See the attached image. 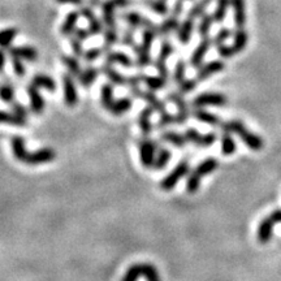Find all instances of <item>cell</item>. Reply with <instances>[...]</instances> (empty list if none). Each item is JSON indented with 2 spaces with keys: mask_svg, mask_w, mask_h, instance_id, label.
<instances>
[{
  "mask_svg": "<svg viewBox=\"0 0 281 281\" xmlns=\"http://www.w3.org/2000/svg\"><path fill=\"white\" fill-rule=\"evenodd\" d=\"M222 131L229 132V133H234L238 136V138H241L243 143L246 145V147L250 148L253 151H261L264 146V141L261 136L253 133L245 127L242 121L240 120H231L228 122H223Z\"/></svg>",
  "mask_w": 281,
  "mask_h": 281,
  "instance_id": "cell-2",
  "label": "cell"
},
{
  "mask_svg": "<svg viewBox=\"0 0 281 281\" xmlns=\"http://www.w3.org/2000/svg\"><path fill=\"white\" fill-rule=\"evenodd\" d=\"M276 223L273 222V219L271 217V215L266 216L259 225H258V231H257V238L258 242L261 245H266L271 241L273 236V227H275Z\"/></svg>",
  "mask_w": 281,
  "mask_h": 281,
  "instance_id": "cell-14",
  "label": "cell"
},
{
  "mask_svg": "<svg viewBox=\"0 0 281 281\" xmlns=\"http://www.w3.org/2000/svg\"><path fill=\"white\" fill-rule=\"evenodd\" d=\"M231 4L233 7L234 24H236L237 29H243L246 24L245 0H231Z\"/></svg>",
  "mask_w": 281,
  "mask_h": 281,
  "instance_id": "cell-20",
  "label": "cell"
},
{
  "mask_svg": "<svg viewBox=\"0 0 281 281\" xmlns=\"http://www.w3.org/2000/svg\"><path fill=\"white\" fill-rule=\"evenodd\" d=\"M134 27H132V29L127 30L124 33V38H122V45L125 46H131V47H133L136 43H134V32H133Z\"/></svg>",
  "mask_w": 281,
  "mask_h": 281,
  "instance_id": "cell-55",
  "label": "cell"
},
{
  "mask_svg": "<svg viewBox=\"0 0 281 281\" xmlns=\"http://www.w3.org/2000/svg\"><path fill=\"white\" fill-rule=\"evenodd\" d=\"M60 4H74V6H80L82 4L83 0H56Z\"/></svg>",
  "mask_w": 281,
  "mask_h": 281,
  "instance_id": "cell-59",
  "label": "cell"
},
{
  "mask_svg": "<svg viewBox=\"0 0 281 281\" xmlns=\"http://www.w3.org/2000/svg\"><path fill=\"white\" fill-rule=\"evenodd\" d=\"M12 108H13V113H16L17 116H20V117H22V118L27 117V110L25 108L24 106H22V104L13 102Z\"/></svg>",
  "mask_w": 281,
  "mask_h": 281,
  "instance_id": "cell-56",
  "label": "cell"
},
{
  "mask_svg": "<svg viewBox=\"0 0 281 281\" xmlns=\"http://www.w3.org/2000/svg\"><path fill=\"white\" fill-rule=\"evenodd\" d=\"M211 45H212V39L210 38V36L206 37V38H202L201 43L197 46V48L194 50V52H193L192 57H190V64H192L193 68L198 69L199 67L202 66L204 56H206V53L210 50Z\"/></svg>",
  "mask_w": 281,
  "mask_h": 281,
  "instance_id": "cell-17",
  "label": "cell"
},
{
  "mask_svg": "<svg viewBox=\"0 0 281 281\" xmlns=\"http://www.w3.org/2000/svg\"><path fill=\"white\" fill-rule=\"evenodd\" d=\"M116 7H125L129 4V0H112Z\"/></svg>",
  "mask_w": 281,
  "mask_h": 281,
  "instance_id": "cell-61",
  "label": "cell"
},
{
  "mask_svg": "<svg viewBox=\"0 0 281 281\" xmlns=\"http://www.w3.org/2000/svg\"><path fill=\"white\" fill-rule=\"evenodd\" d=\"M0 99L3 102H6V103H13V102H15V90H13L12 86H0Z\"/></svg>",
  "mask_w": 281,
  "mask_h": 281,
  "instance_id": "cell-48",
  "label": "cell"
},
{
  "mask_svg": "<svg viewBox=\"0 0 281 281\" xmlns=\"http://www.w3.org/2000/svg\"><path fill=\"white\" fill-rule=\"evenodd\" d=\"M63 86H64V101L68 107H74L78 102L77 87L74 83L73 77L71 74H64L63 76Z\"/></svg>",
  "mask_w": 281,
  "mask_h": 281,
  "instance_id": "cell-15",
  "label": "cell"
},
{
  "mask_svg": "<svg viewBox=\"0 0 281 281\" xmlns=\"http://www.w3.org/2000/svg\"><path fill=\"white\" fill-rule=\"evenodd\" d=\"M168 101H171L172 103L175 104L176 108H177V113H176L175 116L176 124L178 125L185 124L190 117V110L186 101L183 99V97L180 94V92H169Z\"/></svg>",
  "mask_w": 281,
  "mask_h": 281,
  "instance_id": "cell-11",
  "label": "cell"
},
{
  "mask_svg": "<svg viewBox=\"0 0 281 281\" xmlns=\"http://www.w3.org/2000/svg\"><path fill=\"white\" fill-rule=\"evenodd\" d=\"M193 30H194V18L186 17V20L182 21V24L178 25L176 32H177L178 41H180L182 45H186L188 42L190 41Z\"/></svg>",
  "mask_w": 281,
  "mask_h": 281,
  "instance_id": "cell-21",
  "label": "cell"
},
{
  "mask_svg": "<svg viewBox=\"0 0 281 281\" xmlns=\"http://www.w3.org/2000/svg\"><path fill=\"white\" fill-rule=\"evenodd\" d=\"M229 6H231V0H217V4H216V9L213 12V22H223L227 16V11H228Z\"/></svg>",
  "mask_w": 281,
  "mask_h": 281,
  "instance_id": "cell-38",
  "label": "cell"
},
{
  "mask_svg": "<svg viewBox=\"0 0 281 281\" xmlns=\"http://www.w3.org/2000/svg\"><path fill=\"white\" fill-rule=\"evenodd\" d=\"M157 34L151 30L145 29L142 34V45L137 46L134 45L133 50L134 53L137 55V67L139 68H145V67L150 66L151 63V46H152V42Z\"/></svg>",
  "mask_w": 281,
  "mask_h": 281,
  "instance_id": "cell-4",
  "label": "cell"
},
{
  "mask_svg": "<svg viewBox=\"0 0 281 281\" xmlns=\"http://www.w3.org/2000/svg\"><path fill=\"white\" fill-rule=\"evenodd\" d=\"M201 2H202V3H203V4H204V6L207 7V6H210V4H211V2H212V0H201Z\"/></svg>",
  "mask_w": 281,
  "mask_h": 281,
  "instance_id": "cell-62",
  "label": "cell"
},
{
  "mask_svg": "<svg viewBox=\"0 0 281 281\" xmlns=\"http://www.w3.org/2000/svg\"><path fill=\"white\" fill-rule=\"evenodd\" d=\"M102 55V48H90L86 52H83V57L87 61H94Z\"/></svg>",
  "mask_w": 281,
  "mask_h": 281,
  "instance_id": "cell-53",
  "label": "cell"
},
{
  "mask_svg": "<svg viewBox=\"0 0 281 281\" xmlns=\"http://www.w3.org/2000/svg\"><path fill=\"white\" fill-rule=\"evenodd\" d=\"M104 50H108L111 46H113L115 43H117L118 36L117 32H116V27H108V29L104 32Z\"/></svg>",
  "mask_w": 281,
  "mask_h": 281,
  "instance_id": "cell-46",
  "label": "cell"
},
{
  "mask_svg": "<svg viewBox=\"0 0 281 281\" xmlns=\"http://www.w3.org/2000/svg\"><path fill=\"white\" fill-rule=\"evenodd\" d=\"M217 167H219V162H217V159H215V158H207V159H204L203 162H201V163L193 169L192 172H189V175H188L186 192L189 193V194H196L199 190V188H201L202 178H203L204 176L213 173V172L217 169Z\"/></svg>",
  "mask_w": 281,
  "mask_h": 281,
  "instance_id": "cell-3",
  "label": "cell"
},
{
  "mask_svg": "<svg viewBox=\"0 0 281 281\" xmlns=\"http://www.w3.org/2000/svg\"><path fill=\"white\" fill-rule=\"evenodd\" d=\"M175 122V116L172 115V113L166 112L164 115H162L159 117V122H158V128L159 129H163V128L168 127V125L173 124Z\"/></svg>",
  "mask_w": 281,
  "mask_h": 281,
  "instance_id": "cell-52",
  "label": "cell"
},
{
  "mask_svg": "<svg viewBox=\"0 0 281 281\" xmlns=\"http://www.w3.org/2000/svg\"><path fill=\"white\" fill-rule=\"evenodd\" d=\"M81 15L89 21V32L91 36H98L102 33V24L101 21L97 18V16L94 15L90 8H82L81 9Z\"/></svg>",
  "mask_w": 281,
  "mask_h": 281,
  "instance_id": "cell-25",
  "label": "cell"
},
{
  "mask_svg": "<svg viewBox=\"0 0 281 281\" xmlns=\"http://www.w3.org/2000/svg\"><path fill=\"white\" fill-rule=\"evenodd\" d=\"M162 141H164V142L167 143H171V145L175 146L176 148H183L188 143L185 136L177 133V132H172V131L164 132V133L162 134Z\"/></svg>",
  "mask_w": 281,
  "mask_h": 281,
  "instance_id": "cell-28",
  "label": "cell"
},
{
  "mask_svg": "<svg viewBox=\"0 0 281 281\" xmlns=\"http://www.w3.org/2000/svg\"><path fill=\"white\" fill-rule=\"evenodd\" d=\"M132 104H133V102L131 98H121L118 101H113L107 111H110L113 116H121L122 113L131 110Z\"/></svg>",
  "mask_w": 281,
  "mask_h": 281,
  "instance_id": "cell-31",
  "label": "cell"
},
{
  "mask_svg": "<svg viewBox=\"0 0 281 281\" xmlns=\"http://www.w3.org/2000/svg\"><path fill=\"white\" fill-rule=\"evenodd\" d=\"M9 55L11 56H18L21 60H27V61H34L38 59V52L34 47L24 46V47H11L9 48Z\"/></svg>",
  "mask_w": 281,
  "mask_h": 281,
  "instance_id": "cell-22",
  "label": "cell"
},
{
  "mask_svg": "<svg viewBox=\"0 0 281 281\" xmlns=\"http://www.w3.org/2000/svg\"><path fill=\"white\" fill-rule=\"evenodd\" d=\"M139 81L145 83L151 91H158L162 90L166 86L167 81L162 77H154V76H147V74H138Z\"/></svg>",
  "mask_w": 281,
  "mask_h": 281,
  "instance_id": "cell-29",
  "label": "cell"
},
{
  "mask_svg": "<svg viewBox=\"0 0 281 281\" xmlns=\"http://www.w3.org/2000/svg\"><path fill=\"white\" fill-rule=\"evenodd\" d=\"M124 18L128 24L131 25L132 27H134V29H136V27H145V29L154 32L155 34L159 33V27H158L155 24H152V22L148 20V18H146V17H143V16L139 15V13L129 12L124 16Z\"/></svg>",
  "mask_w": 281,
  "mask_h": 281,
  "instance_id": "cell-18",
  "label": "cell"
},
{
  "mask_svg": "<svg viewBox=\"0 0 281 281\" xmlns=\"http://www.w3.org/2000/svg\"><path fill=\"white\" fill-rule=\"evenodd\" d=\"M182 9H183V0H177V2L175 3V7H173V11H172L171 16L158 26L159 27V34L166 36V34H169L172 33V32H176V30H177L178 25H180L178 18H180L181 13H182Z\"/></svg>",
  "mask_w": 281,
  "mask_h": 281,
  "instance_id": "cell-10",
  "label": "cell"
},
{
  "mask_svg": "<svg viewBox=\"0 0 281 281\" xmlns=\"http://www.w3.org/2000/svg\"><path fill=\"white\" fill-rule=\"evenodd\" d=\"M102 72L107 76V78L111 81V83L116 86H125L127 85V77L121 76V74L118 73L115 68H113L111 64H104L102 67Z\"/></svg>",
  "mask_w": 281,
  "mask_h": 281,
  "instance_id": "cell-30",
  "label": "cell"
},
{
  "mask_svg": "<svg viewBox=\"0 0 281 281\" xmlns=\"http://www.w3.org/2000/svg\"><path fill=\"white\" fill-rule=\"evenodd\" d=\"M183 136H185L188 142L193 143L194 146L201 148L211 147V146L216 142V139H217V137H216L215 133L202 134L199 133L197 129H194V128H189V129H186V132H185Z\"/></svg>",
  "mask_w": 281,
  "mask_h": 281,
  "instance_id": "cell-9",
  "label": "cell"
},
{
  "mask_svg": "<svg viewBox=\"0 0 281 281\" xmlns=\"http://www.w3.org/2000/svg\"><path fill=\"white\" fill-rule=\"evenodd\" d=\"M36 87H42V89H46L48 91H55L56 90V83L51 77L46 76V74H37L33 78V83Z\"/></svg>",
  "mask_w": 281,
  "mask_h": 281,
  "instance_id": "cell-35",
  "label": "cell"
},
{
  "mask_svg": "<svg viewBox=\"0 0 281 281\" xmlns=\"http://www.w3.org/2000/svg\"><path fill=\"white\" fill-rule=\"evenodd\" d=\"M213 24V17L212 15H203L202 16V20L198 25V34L201 38H206V37L210 36L211 26Z\"/></svg>",
  "mask_w": 281,
  "mask_h": 281,
  "instance_id": "cell-41",
  "label": "cell"
},
{
  "mask_svg": "<svg viewBox=\"0 0 281 281\" xmlns=\"http://www.w3.org/2000/svg\"><path fill=\"white\" fill-rule=\"evenodd\" d=\"M236 150H237V146H236V142H234L233 137H232V133L223 131V134H222L223 155H225V157H231V155H233L234 152H236Z\"/></svg>",
  "mask_w": 281,
  "mask_h": 281,
  "instance_id": "cell-33",
  "label": "cell"
},
{
  "mask_svg": "<svg viewBox=\"0 0 281 281\" xmlns=\"http://www.w3.org/2000/svg\"><path fill=\"white\" fill-rule=\"evenodd\" d=\"M158 148H159L158 142L150 139L147 136H145L141 141H138L139 158H141V163H142L145 169H152Z\"/></svg>",
  "mask_w": 281,
  "mask_h": 281,
  "instance_id": "cell-7",
  "label": "cell"
},
{
  "mask_svg": "<svg viewBox=\"0 0 281 281\" xmlns=\"http://www.w3.org/2000/svg\"><path fill=\"white\" fill-rule=\"evenodd\" d=\"M142 276L146 281H162L159 271L151 263H142Z\"/></svg>",
  "mask_w": 281,
  "mask_h": 281,
  "instance_id": "cell-42",
  "label": "cell"
},
{
  "mask_svg": "<svg viewBox=\"0 0 281 281\" xmlns=\"http://www.w3.org/2000/svg\"><path fill=\"white\" fill-rule=\"evenodd\" d=\"M27 95H29L30 108H32V111H33L34 113H37V115L43 112V111H45L46 102L45 99H43V97L39 94L38 87H36L34 85H30L29 87H27Z\"/></svg>",
  "mask_w": 281,
  "mask_h": 281,
  "instance_id": "cell-19",
  "label": "cell"
},
{
  "mask_svg": "<svg viewBox=\"0 0 281 281\" xmlns=\"http://www.w3.org/2000/svg\"><path fill=\"white\" fill-rule=\"evenodd\" d=\"M12 57V66L15 69V73L17 74L18 77H24L25 76V67L22 64V60L18 56H11Z\"/></svg>",
  "mask_w": 281,
  "mask_h": 281,
  "instance_id": "cell-51",
  "label": "cell"
},
{
  "mask_svg": "<svg viewBox=\"0 0 281 281\" xmlns=\"http://www.w3.org/2000/svg\"><path fill=\"white\" fill-rule=\"evenodd\" d=\"M107 64H118V66L125 67V68H131L133 67V61L127 53L121 52V51H116V52H108L106 56Z\"/></svg>",
  "mask_w": 281,
  "mask_h": 281,
  "instance_id": "cell-23",
  "label": "cell"
},
{
  "mask_svg": "<svg viewBox=\"0 0 281 281\" xmlns=\"http://www.w3.org/2000/svg\"><path fill=\"white\" fill-rule=\"evenodd\" d=\"M132 94H133L134 97H137V98L143 99V101H145L146 103L152 108V110L159 112L160 116L164 115L166 112H168V110L166 108V104L160 101V99L157 97V94H154L152 91H142L139 87H132Z\"/></svg>",
  "mask_w": 281,
  "mask_h": 281,
  "instance_id": "cell-13",
  "label": "cell"
},
{
  "mask_svg": "<svg viewBox=\"0 0 281 281\" xmlns=\"http://www.w3.org/2000/svg\"><path fill=\"white\" fill-rule=\"evenodd\" d=\"M0 122H6V124L13 125V127L24 128L27 125L26 118H22L17 116L16 113H9L6 111H0Z\"/></svg>",
  "mask_w": 281,
  "mask_h": 281,
  "instance_id": "cell-34",
  "label": "cell"
},
{
  "mask_svg": "<svg viewBox=\"0 0 281 281\" xmlns=\"http://www.w3.org/2000/svg\"><path fill=\"white\" fill-rule=\"evenodd\" d=\"M198 82H197L194 78L193 80H185L183 82H181L178 85V89H180V92H183V94H188V92L193 91V90L196 89Z\"/></svg>",
  "mask_w": 281,
  "mask_h": 281,
  "instance_id": "cell-50",
  "label": "cell"
},
{
  "mask_svg": "<svg viewBox=\"0 0 281 281\" xmlns=\"http://www.w3.org/2000/svg\"><path fill=\"white\" fill-rule=\"evenodd\" d=\"M147 6L150 7L152 12L158 13V15L164 16L169 12L168 6L163 0H147Z\"/></svg>",
  "mask_w": 281,
  "mask_h": 281,
  "instance_id": "cell-45",
  "label": "cell"
},
{
  "mask_svg": "<svg viewBox=\"0 0 281 281\" xmlns=\"http://www.w3.org/2000/svg\"><path fill=\"white\" fill-rule=\"evenodd\" d=\"M101 102H102V106H103L106 110H108L111 104H112V102H113V87H112V85H111V83H106V85L102 86Z\"/></svg>",
  "mask_w": 281,
  "mask_h": 281,
  "instance_id": "cell-40",
  "label": "cell"
},
{
  "mask_svg": "<svg viewBox=\"0 0 281 281\" xmlns=\"http://www.w3.org/2000/svg\"><path fill=\"white\" fill-rule=\"evenodd\" d=\"M271 217H272L275 223H281V208L273 211V212L271 213Z\"/></svg>",
  "mask_w": 281,
  "mask_h": 281,
  "instance_id": "cell-58",
  "label": "cell"
},
{
  "mask_svg": "<svg viewBox=\"0 0 281 281\" xmlns=\"http://www.w3.org/2000/svg\"><path fill=\"white\" fill-rule=\"evenodd\" d=\"M173 53V46L171 45L169 41H163L162 42V47H160L159 56H158L157 63H155V68L159 72L160 77L164 78L166 81H168V67H167V60Z\"/></svg>",
  "mask_w": 281,
  "mask_h": 281,
  "instance_id": "cell-12",
  "label": "cell"
},
{
  "mask_svg": "<svg viewBox=\"0 0 281 281\" xmlns=\"http://www.w3.org/2000/svg\"><path fill=\"white\" fill-rule=\"evenodd\" d=\"M193 117L197 118L198 121L204 122V124L212 125V127H220L223 124V121L220 120V117H217L213 113L208 112V111H204L202 108H196L194 112H193Z\"/></svg>",
  "mask_w": 281,
  "mask_h": 281,
  "instance_id": "cell-24",
  "label": "cell"
},
{
  "mask_svg": "<svg viewBox=\"0 0 281 281\" xmlns=\"http://www.w3.org/2000/svg\"><path fill=\"white\" fill-rule=\"evenodd\" d=\"M171 159H172L171 151H169L168 148L159 147L157 151V155H155L152 169H155V171H162V169H164L167 166H168Z\"/></svg>",
  "mask_w": 281,
  "mask_h": 281,
  "instance_id": "cell-26",
  "label": "cell"
},
{
  "mask_svg": "<svg viewBox=\"0 0 281 281\" xmlns=\"http://www.w3.org/2000/svg\"><path fill=\"white\" fill-rule=\"evenodd\" d=\"M78 21V13L77 12H71L67 16L64 24L61 25V29H60V33L61 36H71L72 33H74L76 30V25H77Z\"/></svg>",
  "mask_w": 281,
  "mask_h": 281,
  "instance_id": "cell-36",
  "label": "cell"
},
{
  "mask_svg": "<svg viewBox=\"0 0 281 281\" xmlns=\"http://www.w3.org/2000/svg\"><path fill=\"white\" fill-rule=\"evenodd\" d=\"M224 68H225V66L222 60H213V61H210V63H207V64H204V66L199 67V71H198V73H197V76L194 80L199 83V82H202V81L212 77L213 74L220 73V72H222Z\"/></svg>",
  "mask_w": 281,
  "mask_h": 281,
  "instance_id": "cell-16",
  "label": "cell"
},
{
  "mask_svg": "<svg viewBox=\"0 0 281 281\" xmlns=\"http://www.w3.org/2000/svg\"><path fill=\"white\" fill-rule=\"evenodd\" d=\"M11 145H12L13 155L16 159L21 163L27 164V166H38V164L50 163L56 158L55 150L50 147L41 148L34 152H29L25 147V139L21 136H15L11 139Z\"/></svg>",
  "mask_w": 281,
  "mask_h": 281,
  "instance_id": "cell-1",
  "label": "cell"
},
{
  "mask_svg": "<svg viewBox=\"0 0 281 281\" xmlns=\"http://www.w3.org/2000/svg\"><path fill=\"white\" fill-rule=\"evenodd\" d=\"M16 36H17V29H15V27L0 30V48L9 47Z\"/></svg>",
  "mask_w": 281,
  "mask_h": 281,
  "instance_id": "cell-39",
  "label": "cell"
},
{
  "mask_svg": "<svg viewBox=\"0 0 281 281\" xmlns=\"http://www.w3.org/2000/svg\"><path fill=\"white\" fill-rule=\"evenodd\" d=\"M141 276H142V263H134L127 269L121 281H138Z\"/></svg>",
  "mask_w": 281,
  "mask_h": 281,
  "instance_id": "cell-43",
  "label": "cell"
},
{
  "mask_svg": "<svg viewBox=\"0 0 281 281\" xmlns=\"http://www.w3.org/2000/svg\"><path fill=\"white\" fill-rule=\"evenodd\" d=\"M115 8L116 6L113 4L112 0L104 2L102 4V13H103V21L104 24L108 27H116L115 24Z\"/></svg>",
  "mask_w": 281,
  "mask_h": 281,
  "instance_id": "cell-32",
  "label": "cell"
},
{
  "mask_svg": "<svg viewBox=\"0 0 281 281\" xmlns=\"http://www.w3.org/2000/svg\"><path fill=\"white\" fill-rule=\"evenodd\" d=\"M228 99L222 92H203L193 99L194 108H203V107H223L227 104Z\"/></svg>",
  "mask_w": 281,
  "mask_h": 281,
  "instance_id": "cell-8",
  "label": "cell"
},
{
  "mask_svg": "<svg viewBox=\"0 0 281 281\" xmlns=\"http://www.w3.org/2000/svg\"><path fill=\"white\" fill-rule=\"evenodd\" d=\"M61 61L63 64L67 67V69L69 71V74H71V76H76V77H78L81 72H82L81 71L80 63H78V60L76 59V57L61 56Z\"/></svg>",
  "mask_w": 281,
  "mask_h": 281,
  "instance_id": "cell-44",
  "label": "cell"
},
{
  "mask_svg": "<svg viewBox=\"0 0 281 281\" xmlns=\"http://www.w3.org/2000/svg\"><path fill=\"white\" fill-rule=\"evenodd\" d=\"M232 36V32L229 29H227V27H223L222 30H220L219 33L216 34L215 39H213V43H215V46H219V45H224V42L227 41V39L229 38V37Z\"/></svg>",
  "mask_w": 281,
  "mask_h": 281,
  "instance_id": "cell-49",
  "label": "cell"
},
{
  "mask_svg": "<svg viewBox=\"0 0 281 281\" xmlns=\"http://www.w3.org/2000/svg\"><path fill=\"white\" fill-rule=\"evenodd\" d=\"M71 47L72 50H73L74 55L78 57L83 56V47H82V43H81V41H78L77 38H72L71 39Z\"/></svg>",
  "mask_w": 281,
  "mask_h": 281,
  "instance_id": "cell-54",
  "label": "cell"
},
{
  "mask_svg": "<svg viewBox=\"0 0 281 281\" xmlns=\"http://www.w3.org/2000/svg\"><path fill=\"white\" fill-rule=\"evenodd\" d=\"M152 112H154V110L148 106L146 107V108H143V110L141 111V113H139L138 124L139 128H141V131H142V133L145 134V136H148V134L152 132V124H151V115H152Z\"/></svg>",
  "mask_w": 281,
  "mask_h": 281,
  "instance_id": "cell-27",
  "label": "cell"
},
{
  "mask_svg": "<svg viewBox=\"0 0 281 281\" xmlns=\"http://www.w3.org/2000/svg\"><path fill=\"white\" fill-rule=\"evenodd\" d=\"M185 72H186V66H185V61L182 59H180L176 64L175 68V74H173V80H175L176 85H180L181 82L186 80L185 78Z\"/></svg>",
  "mask_w": 281,
  "mask_h": 281,
  "instance_id": "cell-47",
  "label": "cell"
},
{
  "mask_svg": "<svg viewBox=\"0 0 281 281\" xmlns=\"http://www.w3.org/2000/svg\"><path fill=\"white\" fill-rule=\"evenodd\" d=\"M99 71L95 68H87L86 71L81 72L80 76H78V81H80L81 86L83 87H90L92 83L95 82V80L98 78Z\"/></svg>",
  "mask_w": 281,
  "mask_h": 281,
  "instance_id": "cell-37",
  "label": "cell"
},
{
  "mask_svg": "<svg viewBox=\"0 0 281 281\" xmlns=\"http://www.w3.org/2000/svg\"><path fill=\"white\" fill-rule=\"evenodd\" d=\"M74 36H76V38H77L78 41H85V39L89 38L91 34H90L89 29H82V27H78V29L74 30Z\"/></svg>",
  "mask_w": 281,
  "mask_h": 281,
  "instance_id": "cell-57",
  "label": "cell"
},
{
  "mask_svg": "<svg viewBox=\"0 0 281 281\" xmlns=\"http://www.w3.org/2000/svg\"><path fill=\"white\" fill-rule=\"evenodd\" d=\"M248 36L246 33L245 29H238L234 34L233 39V45L232 46H225V45H219L216 46L217 48V52L222 57H225V59H229V57H233L237 53L242 52L245 50L246 45H247Z\"/></svg>",
  "mask_w": 281,
  "mask_h": 281,
  "instance_id": "cell-6",
  "label": "cell"
},
{
  "mask_svg": "<svg viewBox=\"0 0 281 281\" xmlns=\"http://www.w3.org/2000/svg\"><path fill=\"white\" fill-rule=\"evenodd\" d=\"M163 2H166V0H163Z\"/></svg>",
  "mask_w": 281,
  "mask_h": 281,
  "instance_id": "cell-63",
  "label": "cell"
},
{
  "mask_svg": "<svg viewBox=\"0 0 281 281\" xmlns=\"http://www.w3.org/2000/svg\"><path fill=\"white\" fill-rule=\"evenodd\" d=\"M4 67H6V55H4L3 50L0 48V72L4 71Z\"/></svg>",
  "mask_w": 281,
  "mask_h": 281,
  "instance_id": "cell-60",
  "label": "cell"
},
{
  "mask_svg": "<svg viewBox=\"0 0 281 281\" xmlns=\"http://www.w3.org/2000/svg\"><path fill=\"white\" fill-rule=\"evenodd\" d=\"M190 172V163L188 160H181L180 163L169 172L168 175L160 181V189L163 192H172L175 189L176 185L182 180L185 176L189 175Z\"/></svg>",
  "mask_w": 281,
  "mask_h": 281,
  "instance_id": "cell-5",
  "label": "cell"
}]
</instances>
